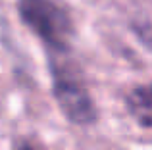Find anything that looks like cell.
I'll list each match as a JSON object with an SVG mask.
<instances>
[{
	"label": "cell",
	"mask_w": 152,
	"mask_h": 150,
	"mask_svg": "<svg viewBox=\"0 0 152 150\" xmlns=\"http://www.w3.org/2000/svg\"><path fill=\"white\" fill-rule=\"evenodd\" d=\"M48 73L52 96L62 116L77 127H91L96 123L100 112L73 52L48 56Z\"/></svg>",
	"instance_id": "obj_1"
},
{
	"label": "cell",
	"mask_w": 152,
	"mask_h": 150,
	"mask_svg": "<svg viewBox=\"0 0 152 150\" xmlns=\"http://www.w3.org/2000/svg\"><path fill=\"white\" fill-rule=\"evenodd\" d=\"M18 14L23 25L42 42L46 56L71 52L73 21L56 0H18Z\"/></svg>",
	"instance_id": "obj_2"
},
{
	"label": "cell",
	"mask_w": 152,
	"mask_h": 150,
	"mask_svg": "<svg viewBox=\"0 0 152 150\" xmlns=\"http://www.w3.org/2000/svg\"><path fill=\"white\" fill-rule=\"evenodd\" d=\"M125 110L141 129H152V83L137 85L125 94Z\"/></svg>",
	"instance_id": "obj_3"
},
{
	"label": "cell",
	"mask_w": 152,
	"mask_h": 150,
	"mask_svg": "<svg viewBox=\"0 0 152 150\" xmlns=\"http://www.w3.org/2000/svg\"><path fill=\"white\" fill-rule=\"evenodd\" d=\"M14 150H37V148H35L33 144H29V143H21V144H18Z\"/></svg>",
	"instance_id": "obj_4"
}]
</instances>
